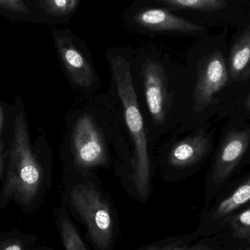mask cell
<instances>
[{
	"instance_id": "1",
	"label": "cell",
	"mask_w": 250,
	"mask_h": 250,
	"mask_svg": "<svg viewBox=\"0 0 250 250\" xmlns=\"http://www.w3.org/2000/svg\"><path fill=\"white\" fill-rule=\"evenodd\" d=\"M78 102L67 121L62 151L66 175L113 167L122 180L131 150L115 105L108 95L82 96Z\"/></svg>"
},
{
	"instance_id": "2",
	"label": "cell",
	"mask_w": 250,
	"mask_h": 250,
	"mask_svg": "<svg viewBox=\"0 0 250 250\" xmlns=\"http://www.w3.org/2000/svg\"><path fill=\"white\" fill-rule=\"evenodd\" d=\"M108 62L111 79L108 96L115 105L131 150L129 166L122 183L135 201L145 204L153 191L154 148L135 92L130 60L115 54L110 56Z\"/></svg>"
},
{
	"instance_id": "3",
	"label": "cell",
	"mask_w": 250,
	"mask_h": 250,
	"mask_svg": "<svg viewBox=\"0 0 250 250\" xmlns=\"http://www.w3.org/2000/svg\"><path fill=\"white\" fill-rule=\"evenodd\" d=\"M130 64L135 92L154 149L179 126L183 78L174 67L156 57H146L138 63L130 60Z\"/></svg>"
},
{
	"instance_id": "4",
	"label": "cell",
	"mask_w": 250,
	"mask_h": 250,
	"mask_svg": "<svg viewBox=\"0 0 250 250\" xmlns=\"http://www.w3.org/2000/svg\"><path fill=\"white\" fill-rule=\"evenodd\" d=\"M64 204L86 229L94 250H114L119 236L117 208L95 173L66 175Z\"/></svg>"
},
{
	"instance_id": "5",
	"label": "cell",
	"mask_w": 250,
	"mask_h": 250,
	"mask_svg": "<svg viewBox=\"0 0 250 250\" xmlns=\"http://www.w3.org/2000/svg\"><path fill=\"white\" fill-rule=\"evenodd\" d=\"M45 179L42 160L31 146L26 113L21 108L15 118L3 198L15 200L23 206L30 205L41 192Z\"/></svg>"
},
{
	"instance_id": "6",
	"label": "cell",
	"mask_w": 250,
	"mask_h": 250,
	"mask_svg": "<svg viewBox=\"0 0 250 250\" xmlns=\"http://www.w3.org/2000/svg\"><path fill=\"white\" fill-rule=\"evenodd\" d=\"M229 83V67L221 51L216 50L200 59L191 89L181 95L179 126L189 114L201 115L217 104V94Z\"/></svg>"
},
{
	"instance_id": "7",
	"label": "cell",
	"mask_w": 250,
	"mask_h": 250,
	"mask_svg": "<svg viewBox=\"0 0 250 250\" xmlns=\"http://www.w3.org/2000/svg\"><path fill=\"white\" fill-rule=\"evenodd\" d=\"M211 146V137L203 129L182 138L172 134L157 148L154 169L164 182H179L205 159Z\"/></svg>"
},
{
	"instance_id": "8",
	"label": "cell",
	"mask_w": 250,
	"mask_h": 250,
	"mask_svg": "<svg viewBox=\"0 0 250 250\" xmlns=\"http://www.w3.org/2000/svg\"><path fill=\"white\" fill-rule=\"evenodd\" d=\"M57 51L73 87L82 96L95 95L100 86V79L92 62L69 37H57Z\"/></svg>"
},
{
	"instance_id": "9",
	"label": "cell",
	"mask_w": 250,
	"mask_h": 250,
	"mask_svg": "<svg viewBox=\"0 0 250 250\" xmlns=\"http://www.w3.org/2000/svg\"><path fill=\"white\" fill-rule=\"evenodd\" d=\"M250 144V128L232 129L226 135L213 167L214 183H223L231 175L248 151Z\"/></svg>"
},
{
	"instance_id": "10",
	"label": "cell",
	"mask_w": 250,
	"mask_h": 250,
	"mask_svg": "<svg viewBox=\"0 0 250 250\" xmlns=\"http://www.w3.org/2000/svg\"><path fill=\"white\" fill-rule=\"evenodd\" d=\"M134 21L140 26L153 31H173L195 32L202 30V26L175 16L168 10L161 8L141 10L134 16Z\"/></svg>"
},
{
	"instance_id": "11",
	"label": "cell",
	"mask_w": 250,
	"mask_h": 250,
	"mask_svg": "<svg viewBox=\"0 0 250 250\" xmlns=\"http://www.w3.org/2000/svg\"><path fill=\"white\" fill-rule=\"evenodd\" d=\"M56 226L64 250H89L64 204L55 212Z\"/></svg>"
},
{
	"instance_id": "12",
	"label": "cell",
	"mask_w": 250,
	"mask_h": 250,
	"mask_svg": "<svg viewBox=\"0 0 250 250\" xmlns=\"http://www.w3.org/2000/svg\"><path fill=\"white\" fill-rule=\"evenodd\" d=\"M250 62V24L235 41L230 51V82H239Z\"/></svg>"
},
{
	"instance_id": "13",
	"label": "cell",
	"mask_w": 250,
	"mask_h": 250,
	"mask_svg": "<svg viewBox=\"0 0 250 250\" xmlns=\"http://www.w3.org/2000/svg\"><path fill=\"white\" fill-rule=\"evenodd\" d=\"M250 201V176L236 190L223 200L213 214V218L220 219L233 212Z\"/></svg>"
},
{
	"instance_id": "14",
	"label": "cell",
	"mask_w": 250,
	"mask_h": 250,
	"mask_svg": "<svg viewBox=\"0 0 250 250\" xmlns=\"http://www.w3.org/2000/svg\"><path fill=\"white\" fill-rule=\"evenodd\" d=\"M158 2L178 7L194 9L203 12H214L228 5L229 0H156Z\"/></svg>"
},
{
	"instance_id": "15",
	"label": "cell",
	"mask_w": 250,
	"mask_h": 250,
	"mask_svg": "<svg viewBox=\"0 0 250 250\" xmlns=\"http://www.w3.org/2000/svg\"><path fill=\"white\" fill-rule=\"evenodd\" d=\"M194 239H195L194 234L169 236L166 239L147 245L140 250H173L177 247L190 244Z\"/></svg>"
},
{
	"instance_id": "16",
	"label": "cell",
	"mask_w": 250,
	"mask_h": 250,
	"mask_svg": "<svg viewBox=\"0 0 250 250\" xmlns=\"http://www.w3.org/2000/svg\"><path fill=\"white\" fill-rule=\"evenodd\" d=\"M230 225L236 237L250 240V208L237 214Z\"/></svg>"
},
{
	"instance_id": "17",
	"label": "cell",
	"mask_w": 250,
	"mask_h": 250,
	"mask_svg": "<svg viewBox=\"0 0 250 250\" xmlns=\"http://www.w3.org/2000/svg\"><path fill=\"white\" fill-rule=\"evenodd\" d=\"M44 10L51 16H64L70 13L69 0H39Z\"/></svg>"
},
{
	"instance_id": "18",
	"label": "cell",
	"mask_w": 250,
	"mask_h": 250,
	"mask_svg": "<svg viewBox=\"0 0 250 250\" xmlns=\"http://www.w3.org/2000/svg\"><path fill=\"white\" fill-rule=\"evenodd\" d=\"M0 7L10 11L29 13V10L23 0H0Z\"/></svg>"
},
{
	"instance_id": "19",
	"label": "cell",
	"mask_w": 250,
	"mask_h": 250,
	"mask_svg": "<svg viewBox=\"0 0 250 250\" xmlns=\"http://www.w3.org/2000/svg\"><path fill=\"white\" fill-rule=\"evenodd\" d=\"M173 250H211V249L208 245H206V244L198 243L191 245L190 243L177 247Z\"/></svg>"
},
{
	"instance_id": "20",
	"label": "cell",
	"mask_w": 250,
	"mask_h": 250,
	"mask_svg": "<svg viewBox=\"0 0 250 250\" xmlns=\"http://www.w3.org/2000/svg\"><path fill=\"white\" fill-rule=\"evenodd\" d=\"M4 143L0 141V178L2 175L3 169H4V160L7 157V154L4 151Z\"/></svg>"
},
{
	"instance_id": "21",
	"label": "cell",
	"mask_w": 250,
	"mask_h": 250,
	"mask_svg": "<svg viewBox=\"0 0 250 250\" xmlns=\"http://www.w3.org/2000/svg\"><path fill=\"white\" fill-rule=\"evenodd\" d=\"M1 250H23L21 245L19 244L15 243L9 245L8 246L4 247Z\"/></svg>"
},
{
	"instance_id": "22",
	"label": "cell",
	"mask_w": 250,
	"mask_h": 250,
	"mask_svg": "<svg viewBox=\"0 0 250 250\" xmlns=\"http://www.w3.org/2000/svg\"><path fill=\"white\" fill-rule=\"evenodd\" d=\"M4 116H5V113H4V106L0 105V133L2 129L3 124H4Z\"/></svg>"
},
{
	"instance_id": "23",
	"label": "cell",
	"mask_w": 250,
	"mask_h": 250,
	"mask_svg": "<svg viewBox=\"0 0 250 250\" xmlns=\"http://www.w3.org/2000/svg\"><path fill=\"white\" fill-rule=\"evenodd\" d=\"M250 79V64H248V67H247L246 70L244 72L243 74H242V77L240 79V82H245V81L248 80V79Z\"/></svg>"
},
{
	"instance_id": "24",
	"label": "cell",
	"mask_w": 250,
	"mask_h": 250,
	"mask_svg": "<svg viewBox=\"0 0 250 250\" xmlns=\"http://www.w3.org/2000/svg\"><path fill=\"white\" fill-rule=\"evenodd\" d=\"M78 2H79V0H69V10H70V13L76 8Z\"/></svg>"
},
{
	"instance_id": "25",
	"label": "cell",
	"mask_w": 250,
	"mask_h": 250,
	"mask_svg": "<svg viewBox=\"0 0 250 250\" xmlns=\"http://www.w3.org/2000/svg\"><path fill=\"white\" fill-rule=\"evenodd\" d=\"M245 108L247 110L250 111V93L248 95V98H247L246 101H245Z\"/></svg>"
},
{
	"instance_id": "26",
	"label": "cell",
	"mask_w": 250,
	"mask_h": 250,
	"mask_svg": "<svg viewBox=\"0 0 250 250\" xmlns=\"http://www.w3.org/2000/svg\"><path fill=\"white\" fill-rule=\"evenodd\" d=\"M246 250H250V248H248V249Z\"/></svg>"
}]
</instances>
